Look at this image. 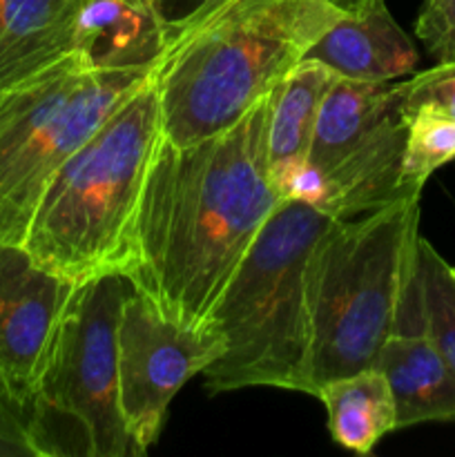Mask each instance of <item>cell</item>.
<instances>
[{"instance_id": "1", "label": "cell", "mask_w": 455, "mask_h": 457, "mask_svg": "<svg viewBox=\"0 0 455 457\" xmlns=\"http://www.w3.org/2000/svg\"><path fill=\"white\" fill-rule=\"evenodd\" d=\"M272 92L187 145L161 138L147 163L129 284L168 320L203 330L281 201L268 170Z\"/></svg>"}, {"instance_id": "2", "label": "cell", "mask_w": 455, "mask_h": 457, "mask_svg": "<svg viewBox=\"0 0 455 457\" xmlns=\"http://www.w3.org/2000/svg\"><path fill=\"white\" fill-rule=\"evenodd\" d=\"M342 18L328 0H199L165 21L152 70L165 141L230 128Z\"/></svg>"}, {"instance_id": "3", "label": "cell", "mask_w": 455, "mask_h": 457, "mask_svg": "<svg viewBox=\"0 0 455 457\" xmlns=\"http://www.w3.org/2000/svg\"><path fill=\"white\" fill-rule=\"evenodd\" d=\"M419 196L337 219L306 268L310 395L368 369L393 333L422 330L418 295Z\"/></svg>"}, {"instance_id": "4", "label": "cell", "mask_w": 455, "mask_h": 457, "mask_svg": "<svg viewBox=\"0 0 455 457\" xmlns=\"http://www.w3.org/2000/svg\"><path fill=\"white\" fill-rule=\"evenodd\" d=\"M161 138L159 92L150 76L54 174L22 248L74 284L129 277L143 179Z\"/></svg>"}, {"instance_id": "5", "label": "cell", "mask_w": 455, "mask_h": 457, "mask_svg": "<svg viewBox=\"0 0 455 457\" xmlns=\"http://www.w3.org/2000/svg\"><path fill=\"white\" fill-rule=\"evenodd\" d=\"M337 219L303 196L277 204L214 311L226 351L203 373L210 393L268 386L310 395L306 268Z\"/></svg>"}, {"instance_id": "6", "label": "cell", "mask_w": 455, "mask_h": 457, "mask_svg": "<svg viewBox=\"0 0 455 457\" xmlns=\"http://www.w3.org/2000/svg\"><path fill=\"white\" fill-rule=\"evenodd\" d=\"M154 58L123 65L80 47L0 89V244L22 245L54 174L150 79Z\"/></svg>"}, {"instance_id": "7", "label": "cell", "mask_w": 455, "mask_h": 457, "mask_svg": "<svg viewBox=\"0 0 455 457\" xmlns=\"http://www.w3.org/2000/svg\"><path fill=\"white\" fill-rule=\"evenodd\" d=\"M129 293L123 275L76 284L29 397L36 457L134 455L116 370V326Z\"/></svg>"}, {"instance_id": "8", "label": "cell", "mask_w": 455, "mask_h": 457, "mask_svg": "<svg viewBox=\"0 0 455 457\" xmlns=\"http://www.w3.org/2000/svg\"><path fill=\"white\" fill-rule=\"evenodd\" d=\"M400 83L342 79L321 103L308 165L290 196L352 219L406 199L400 186L406 143Z\"/></svg>"}, {"instance_id": "9", "label": "cell", "mask_w": 455, "mask_h": 457, "mask_svg": "<svg viewBox=\"0 0 455 457\" xmlns=\"http://www.w3.org/2000/svg\"><path fill=\"white\" fill-rule=\"evenodd\" d=\"M223 351L226 337L219 326L186 328L132 288L116 326V370L120 415L134 455L159 440L174 395Z\"/></svg>"}, {"instance_id": "10", "label": "cell", "mask_w": 455, "mask_h": 457, "mask_svg": "<svg viewBox=\"0 0 455 457\" xmlns=\"http://www.w3.org/2000/svg\"><path fill=\"white\" fill-rule=\"evenodd\" d=\"M74 288L22 245L0 244V379L22 400L34 393Z\"/></svg>"}, {"instance_id": "11", "label": "cell", "mask_w": 455, "mask_h": 457, "mask_svg": "<svg viewBox=\"0 0 455 457\" xmlns=\"http://www.w3.org/2000/svg\"><path fill=\"white\" fill-rule=\"evenodd\" d=\"M87 0H0V89L80 49Z\"/></svg>"}, {"instance_id": "12", "label": "cell", "mask_w": 455, "mask_h": 457, "mask_svg": "<svg viewBox=\"0 0 455 457\" xmlns=\"http://www.w3.org/2000/svg\"><path fill=\"white\" fill-rule=\"evenodd\" d=\"M306 58L321 61L342 79L393 83L413 74L418 49L397 25L388 4H379L364 16L335 22Z\"/></svg>"}, {"instance_id": "13", "label": "cell", "mask_w": 455, "mask_h": 457, "mask_svg": "<svg viewBox=\"0 0 455 457\" xmlns=\"http://www.w3.org/2000/svg\"><path fill=\"white\" fill-rule=\"evenodd\" d=\"M335 80L337 74L328 65L315 58H303L272 89L268 170L281 199L290 196L294 181L306 170L321 103Z\"/></svg>"}, {"instance_id": "14", "label": "cell", "mask_w": 455, "mask_h": 457, "mask_svg": "<svg viewBox=\"0 0 455 457\" xmlns=\"http://www.w3.org/2000/svg\"><path fill=\"white\" fill-rule=\"evenodd\" d=\"M373 366L388 379L397 428L455 420V373L424 330L393 333Z\"/></svg>"}, {"instance_id": "15", "label": "cell", "mask_w": 455, "mask_h": 457, "mask_svg": "<svg viewBox=\"0 0 455 457\" xmlns=\"http://www.w3.org/2000/svg\"><path fill=\"white\" fill-rule=\"evenodd\" d=\"M315 397L328 415L330 437L352 453L368 455L379 440L397 431L391 386L377 366L333 379Z\"/></svg>"}, {"instance_id": "16", "label": "cell", "mask_w": 455, "mask_h": 457, "mask_svg": "<svg viewBox=\"0 0 455 457\" xmlns=\"http://www.w3.org/2000/svg\"><path fill=\"white\" fill-rule=\"evenodd\" d=\"M418 295L422 330L455 373V268L419 237Z\"/></svg>"}, {"instance_id": "17", "label": "cell", "mask_w": 455, "mask_h": 457, "mask_svg": "<svg viewBox=\"0 0 455 457\" xmlns=\"http://www.w3.org/2000/svg\"><path fill=\"white\" fill-rule=\"evenodd\" d=\"M404 119L406 143L400 186L404 195L422 196L433 172L455 161V120L433 110H415Z\"/></svg>"}, {"instance_id": "18", "label": "cell", "mask_w": 455, "mask_h": 457, "mask_svg": "<svg viewBox=\"0 0 455 457\" xmlns=\"http://www.w3.org/2000/svg\"><path fill=\"white\" fill-rule=\"evenodd\" d=\"M401 114L415 110H433L455 120V61H440L431 70H424L401 80Z\"/></svg>"}, {"instance_id": "19", "label": "cell", "mask_w": 455, "mask_h": 457, "mask_svg": "<svg viewBox=\"0 0 455 457\" xmlns=\"http://www.w3.org/2000/svg\"><path fill=\"white\" fill-rule=\"evenodd\" d=\"M415 34L437 62L455 61V0H424Z\"/></svg>"}, {"instance_id": "20", "label": "cell", "mask_w": 455, "mask_h": 457, "mask_svg": "<svg viewBox=\"0 0 455 457\" xmlns=\"http://www.w3.org/2000/svg\"><path fill=\"white\" fill-rule=\"evenodd\" d=\"M0 457H36L29 436V402L0 379Z\"/></svg>"}, {"instance_id": "21", "label": "cell", "mask_w": 455, "mask_h": 457, "mask_svg": "<svg viewBox=\"0 0 455 457\" xmlns=\"http://www.w3.org/2000/svg\"><path fill=\"white\" fill-rule=\"evenodd\" d=\"M335 9L343 13V18H360L364 13H368L370 9L379 7L386 0H328Z\"/></svg>"}, {"instance_id": "22", "label": "cell", "mask_w": 455, "mask_h": 457, "mask_svg": "<svg viewBox=\"0 0 455 457\" xmlns=\"http://www.w3.org/2000/svg\"><path fill=\"white\" fill-rule=\"evenodd\" d=\"M163 3L165 0H145V4H150L152 9H159V12L163 9Z\"/></svg>"}]
</instances>
